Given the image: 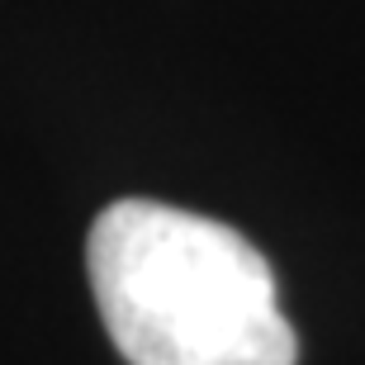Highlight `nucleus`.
Instances as JSON below:
<instances>
[{
  "mask_svg": "<svg viewBox=\"0 0 365 365\" xmlns=\"http://www.w3.org/2000/svg\"><path fill=\"white\" fill-rule=\"evenodd\" d=\"M86 271L128 365H299L271 261L218 218L119 200L91 223Z\"/></svg>",
  "mask_w": 365,
  "mask_h": 365,
  "instance_id": "f257e3e1",
  "label": "nucleus"
}]
</instances>
